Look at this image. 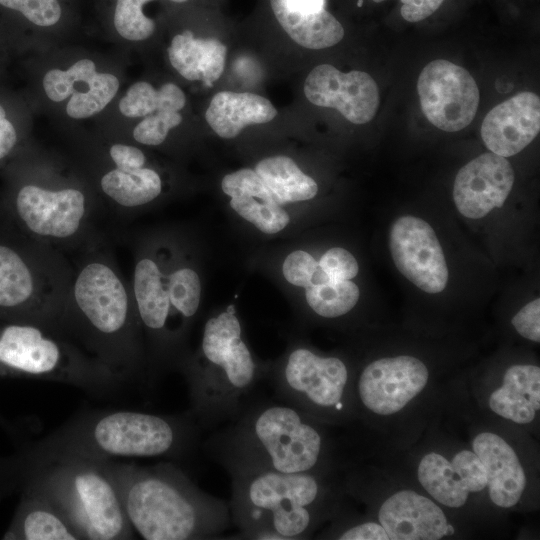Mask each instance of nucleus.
Returning a JSON list of instances; mask_svg holds the SVG:
<instances>
[{"instance_id": "f257e3e1", "label": "nucleus", "mask_w": 540, "mask_h": 540, "mask_svg": "<svg viewBox=\"0 0 540 540\" xmlns=\"http://www.w3.org/2000/svg\"><path fill=\"white\" fill-rule=\"evenodd\" d=\"M81 252L73 267L62 328L126 382L145 384L146 355L130 286L100 239Z\"/></svg>"}, {"instance_id": "f03ea898", "label": "nucleus", "mask_w": 540, "mask_h": 540, "mask_svg": "<svg viewBox=\"0 0 540 540\" xmlns=\"http://www.w3.org/2000/svg\"><path fill=\"white\" fill-rule=\"evenodd\" d=\"M7 174L1 212L20 233L62 252L83 250L100 239L95 218L102 204L83 170L24 149Z\"/></svg>"}, {"instance_id": "7ed1b4c3", "label": "nucleus", "mask_w": 540, "mask_h": 540, "mask_svg": "<svg viewBox=\"0 0 540 540\" xmlns=\"http://www.w3.org/2000/svg\"><path fill=\"white\" fill-rule=\"evenodd\" d=\"M126 516L146 540L220 539L231 522L229 503L201 490L172 463L139 466L98 459Z\"/></svg>"}, {"instance_id": "20e7f679", "label": "nucleus", "mask_w": 540, "mask_h": 540, "mask_svg": "<svg viewBox=\"0 0 540 540\" xmlns=\"http://www.w3.org/2000/svg\"><path fill=\"white\" fill-rule=\"evenodd\" d=\"M201 428L186 411L160 415L130 410L84 413L24 455V470L59 458L163 457L182 460L200 443Z\"/></svg>"}, {"instance_id": "39448f33", "label": "nucleus", "mask_w": 540, "mask_h": 540, "mask_svg": "<svg viewBox=\"0 0 540 540\" xmlns=\"http://www.w3.org/2000/svg\"><path fill=\"white\" fill-rule=\"evenodd\" d=\"M204 448L225 470L265 469L286 474H317L325 449L313 419L299 409L272 402H250Z\"/></svg>"}, {"instance_id": "423d86ee", "label": "nucleus", "mask_w": 540, "mask_h": 540, "mask_svg": "<svg viewBox=\"0 0 540 540\" xmlns=\"http://www.w3.org/2000/svg\"><path fill=\"white\" fill-rule=\"evenodd\" d=\"M178 368L188 387V411L202 430L236 418L268 371L244 341L232 305L206 321L199 352Z\"/></svg>"}, {"instance_id": "0eeeda50", "label": "nucleus", "mask_w": 540, "mask_h": 540, "mask_svg": "<svg viewBox=\"0 0 540 540\" xmlns=\"http://www.w3.org/2000/svg\"><path fill=\"white\" fill-rule=\"evenodd\" d=\"M231 521L239 539L296 540L317 520L324 487L317 474L229 468Z\"/></svg>"}, {"instance_id": "6e6552de", "label": "nucleus", "mask_w": 540, "mask_h": 540, "mask_svg": "<svg viewBox=\"0 0 540 540\" xmlns=\"http://www.w3.org/2000/svg\"><path fill=\"white\" fill-rule=\"evenodd\" d=\"M73 266L62 251L0 221V318L20 319L62 331ZM65 332V331H64Z\"/></svg>"}, {"instance_id": "1a4fd4ad", "label": "nucleus", "mask_w": 540, "mask_h": 540, "mask_svg": "<svg viewBox=\"0 0 540 540\" xmlns=\"http://www.w3.org/2000/svg\"><path fill=\"white\" fill-rule=\"evenodd\" d=\"M25 487L44 495L79 536L133 539L117 489L98 459L69 456L24 470Z\"/></svg>"}, {"instance_id": "9d476101", "label": "nucleus", "mask_w": 540, "mask_h": 540, "mask_svg": "<svg viewBox=\"0 0 540 540\" xmlns=\"http://www.w3.org/2000/svg\"><path fill=\"white\" fill-rule=\"evenodd\" d=\"M0 376L60 382L99 395L126 382L64 331L8 318H0Z\"/></svg>"}, {"instance_id": "9b49d317", "label": "nucleus", "mask_w": 540, "mask_h": 540, "mask_svg": "<svg viewBox=\"0 0 540 540\" xmlns=\"http://www.w3.org/2000/svg\"><path fill=\"white\" fill-rule=\"evenodd\" d=\"M266 377L281 401L312 419L345 412L349 371L338 357L293 347L280 363L268 367Z\"/></svg>"}, {"instance_id": "f8f14e48", "label": "nucleus", "mask_w": 540, "mask_h": 540, "mask_svg": "<svg viewBox=\"0 0 540 540\" xmlns=\"http://www.w3.org/2000/svg\"><path fill=\"white\" fill-rule=\"evenodd\" d=\"M417 91L422 112L443 131H460L476 115L480 97L474 78L448 60L429 62L418 77Z\"/></svg>"}, {"instance_id": "ddd939ff", "label": "nucleus", "mask_w": 540, "mask_h": 540, "mask_svg": "<svg viewBox=\"0 0 540 540\" xmlns=\"http://www.w3.org/2000/svg\"><path fill=\"white\" fill-rule=\"evenodd\" d=\"M389 246L399 272L426 293L443 291L448 268L433 228L421 218L406 215L391 226Z\"/></svg>"}, {"instance_id": "4468645a", "label": "nucleus", "mask_w": 540, "mask_h": 540, "mask_svg": "<svg viewBox=\"0 0 540 540\" xmlns=\"http://www.w3.org/2000/svg\"><path fill=\"white\" fill-rule=\"evenodd\" d=\"M429 372L413 356L381 358L369 363L357 382L363 406L377 415H391L404 408L426 386Z\"/></svg>"}, {"instance_id": "2eb2a0df", "label": "nucleus", "mask_w": 540, "mask_h": 540, "mask_svg": "<svg viewBox=\"0 0 540 540\" xmlns=\"http://www.w3.org/2000/svg\"><path fill=\"white\" fill-rule=\"evenodd\" d=\"M304 94L319 107L334 108L348 121L365 124L376 115L379 91L366 72H341L329 64L313 68L304 82Z\"/></svg>"}, {"instance_id": "dca6fc26", "label": "nucleus", "mask_w": 540, "mask_h": 540, "mask_svg": "<svg viewBox=\"0 0 540 540\" xmlns=\"http://www.w3.org/2000/svg\"><path fill=\"white\" fill-rule=\"evenodd\" d=\"M514 184V171L506 157L483 153L457 173L453 199L465 217L480 219L506 201Z\"/></svg>"}, {"instance_id": "f3484780", "label": "nucleus", "mask_w": 540, "mask_h": 540, "mask_svg": "<svg viewBox=\"0 0 540 540\" xmlns=\"http://www.w3.org/2000/svg\"><path fill=\"white\" fill-rule=\"evenodd\" d=\"M540 130V99L520 92L492 108L481 125V137L493 153L510 157L528 146Z\"/></svg>"}, {"instance_id": "a211bd4d", "label": "nucleus", "mask_w": 540, "mask_h": 540, "mask_svg": "<svg viewBox=\"0 0 540 540\" xmlns=\"http://www.w3.org/2000/svg\"><path fill=\"white\" fill-rule=\"evenodd\" d=\"M101 204L118 214L147 206L162 194L161 175L150 166L134 170H118L103 165L89 164L83 170Z\"/></svg>"}, {"instance_id": "6ab92c4d", "label": "nucleus", "mask_w": 540, "mask_h": 540, "mask_svg": "<svg viewBox=\"0 0 540 540\" xmlns=\"http://www.w3.org/2000/svg\"><path fill=\"white\" fill-rule=\"evenodd\" d=\"M378 519L392 540H438L447 519L441 508L412 490H401L381 505Z\"/></svg>"}, {"instance_id": "aec40b11", "label": "nucleus", "mask_w": 540, "mask_h": 540, "mask_svg": "<svg viewBox=\"0 0 540 540\" xmlns=\"http://www.w3.org/2000/svg\"><path fill=\"white\" fill-rule=\"evenodd\" d=\"M472 448L485 467L492 502L504 508L517 504L526 487V475L513 448L491 432L478 434Z\"/></svg>"}, {"instance_id": "412c9836", "label": "nucleus", "mask_w": 540, "mask_h": 540, "mask_svg": "<svg viewBox=\"0 0 540 540\" xmlns=\"http://www.w3.org/2000/svg\"><path fill=\"white\" fill-rule=\"evenodd\" d=\"M167 55L171 66L183 78L212 86L224 70L227 48L215 38H197L185 29L172 37Z\"/></svg>"}, {"instance_id": "4be33fe9", "label": "nucleus", "mask_w": 540, "mask_h": 540, "mask_svg": "<svg viewBox=\"0 0 540 540\" xmlns=\"http://www.w3.org/2000/svg\"><path fill=\"white\" fill-rule=\"evenodd\" d=\"M276 115V108L263 96L250 92L221 91L213 96L205 119L218 136L232 139L246 126L270 122Z\"/></svg>"}, {"instance_id": "5701e85b", "label": "nucleus", "mask_w": 540, "mask_h": 540, "mask_svg": "<svg viewBox=\"0 0 540 540\" xmlns=\"http://www.w3.org/2000/svg\"><path fill=\"white\" fill-rule=\"evenodd\" d=\"M5 539L79 540L63 514L41 493L25 488L19 509Z\"/></svg>"}, {"instance_id": "b1692460", "label": "nucleus", "mask_w": 540, "mask_h": 540, "mask_svg": "<svg viewBox=\"0 0 540 540\" xmlns=\"http://www.w3.org/2000/svg\"><path fill=\"white\" fill-rule=\"evenodd\" d=\"M489 406L499 416L515 423H530L540 409V368L534 365L509 367L502 386L491 393Z\"/></svg>"}, {"instance_id": "393cba45", "label": "nucleus", "mask_w": 540, "mask_h": 540, "mask_svg": "<svg viewBox=\"0 0 540 540\" xmlns=\"http://www.w3.org/2000/svg\"><path fill=\"white\" fill-rule=\"evenodd\" d=\"M272 12L283 30L300 46L324 49L344 36L341 23L327 10L303 12L290 9L283 0H270Z\"/></svg>"}, {"instance_id": "a878e982", "label": "nucleus", "mask_w": 540, "mask_h": 540, "mask_svg": "<svg viewBox=\"0 0 540 540\" xmlns=\"http://www.w3.org/2000/svg\"><path fill=\"white\" fill-rule=\"evenodd\" d=\"M255 171L279 205L310 200L318 192L314 179L304 174L290 157L262 159L257 163Z\"/></svg>"}, {"instance_id": "bb28decb", "label": "nucleus", "mask_w": 540, "mask_h": 540, "mask_svg": "<svg viewBox=\"0 0 540 540\" xmlns=\"http://www.w3.org/2000/svg\"><path fill=\"white\" fill-rule=\"evenodd\" d=\"M417 474L424 489L441 504L460 507L467 501L468 490L444 456L434 452L425 455Z\"/></svg>"}, {"instance_id": "cd10ccee", "label": "nucleus", "mask_w": 540, "mask_h": 540, "mask_svg": "<svg viewBox=\"0 0 540 540\" xmlns=\"http://www.w3.org/2000/svg\"><path fill=\"white\" fill-rule=\"evenodd\" d=\"M99 71L90 57L78 58L63 68H51L42 77L43 93L52 103H65L72 95L83 92Z\"/></svg>"}, {"instance_id": "c85d7f7f", "label": "nucleus", "mask_w": 540, "mask_h": 540, "mask_svg": "<svg viewBox=\"0 0 540 540\" xmlns=\"http://www.w3.org/2000/svg\"><path fill=\"white\" fill-rule=\"evenodd\" d=\"M121 88L119 77L99 71L85 90L72 95L64 103V112L72 120H86L100 114L116 98Z\"/></svg>"}, {"instance_id": "c756f323", "label": "nucleus", "mask_w": 540, "mask_h": 540, "mask_svg": "<svg viewBox=\"0 0 540 540\" xmlns=\"http://www.w3.org/2000/svg\"><path fill=\"white\" fill-rule=\"evenodd\" d=\"M360 296L358 286L351 280H329L306 287V301L320 317L337 318L350 312Z\"/></svg>"}, {"instance_id": "7c9ffc66", "label": "nucleus", "mask_w": 540, "mask_h": 540, "mask_svg": "<svg viewBox=\"0 0 540 540\" xmlns=\"http://www.w3.org/2000/svg\"><path fill=\"white\" fill-rule=\"evenodd\" d=\"M154 0H111L109 21L113 32L124 42L139 43L156 30L155 21L145 14V6Z\"/></svg>"}, {"instance_id": "2f4dec72", "label": "nucleus", "mask_w": 540, "mask_h": 540, "mask_svg": "<svg viewBox=\"0 0 540 540\" xmlns=\"http://www.w3.org/2000/svg\"><path fill=\"white\" fill-rule=\"evenodd\" d=\"M161 266V265H160ZM162 280L173 309L181 320H190L200 305L201 282L197 272L191 267L181 266L166 273L161 267Z\"/></svg>"}, {"instance_id": "473e14b6", "label": "nucleus", "mask_w": 540, "mask_h": 540, "mask_svg": "<svg viewBox=\"0 0 540 540\" xmlns=\"http://www.w3.org/2000/svg\"><path fill=\"white\" fill-rule=\"evenodd\" d=\"M0 6L16 12L31 27L43 33L59 29L68 12L63 0H0Z\"/></svg>"}, {"instance_id": "72a5a7b5", "label": "nucleus", "mask_w": 540, "mask_h": 540, "mask_svg": "<svg viewBox=\"0 0 540 540\" xmlns=\"http://www.w3.org/2000/svg\"><path fill=\"white\" fill-rule=\"evenodd\" d=\"M231 208L242 218L266 234H275L289 223L288 213L275 201L258 198H231Z\"/></svg>"}, {"instance_id": "f704fd0d", "label": "nucleus", "mask_w": 540, "mask_h": 540, "mask_svg": "<svg viewBox=\"0 0 540 540\" xmlns=\"http://www.w3.org/2000/svg\"><path fill=\"white\" fill-rule=\"evenodd\" d=\"M183 120L179 111L157 109L145 116L132 128L133 141L142 146L156 147L165 142L170 131Z\"/></svg>"}, {"instance_id": "c9c22d12", "label": "nucleus", "mask_w": 540, "mask_h": 540, "mask_svg": "<svg viewBox=\"0 0 540 540\" xmlns=\"http://www.w3.org/2000/svg\"><path fill=\"white\" fill-rule=\"evenodd\" d=\"M159 105V94L151 83L136 81L119 98L118 111L125 118L141 119L155 112Z\"/></svg>"}, {"instance_id": "e433bc0d", "label": "nucleus", "mask_w": 540, "mask_h": 540, "mask_svg": "<svg viewBox=\"0 0 540 540\" xmlns=\"http://www.w3.org/2000/svg\"><path fill=\"white\" fill-rule=\"evenodd\" d=\"M222 191L231 198H258L275 201L255 170L243 168L227 174L221 181Z\"/></svg>"}, {"instance_id": "4c0bfd02", "label": "nucleus", "mask_w": 540, "mask_h": 540, "mask_svg": "<svg viewBox=\"0 0 540 540\" xmlns=\"http://www.w3.org/2000/svg\"><path fill=\"white\" fill-rule=\"evenodd\" d=\"M450 463L468 492H479L486 488L485 467L473 451H460Z\"/></svg>"}, {"instance_id": "58836bf2", "label": "nucleus", "mask_w": 540, "mask_h": 540, "mask_svg": "<svg viewBox=\"0 0 540 540\" xmlns=\"http://www.w3.org/2000/svg\"><path fill=\"white\" fill-rule=\"evenodd\" d=\"M318 265L332 280H350L359 271L355 257L341 247H333L326 251L320 258Z\"/></svg>"}, {"instance_id": "ea45409f", "label": "nucleus", "mask_w": 540, "mask_h": 540, "mask_svg": "<svg viewBox=\"0 0 540 540\" xmlns=\"http://www.w3.org/2000/svg\"><path fill=\"white\" fill-rule=\"evenodd\" d=\"M318 267V262L311 254L296 250L284 260L282 272L290 284L306 288L312 283L313 275Z\"/></svg>"}, {"instance_id": "a19ab883", "label": "nucleus", "mask_w": 540, "mask_h": 540, "mask_svg": "<svg viewBox=\"0 0 540 540\" xmlns=\"http://www.w3.org/2000/svg\"><path fill=\"white\" fill-rule=\"evenodd\" d=\"M23 150L22 136L0 103V165L13 160Z\"/></svg>"}, {"instance_id": "79ce46f5", "label": "nucleus", "mask_w": 540, "mask_h": 540, "mask_svg": "<svg viewBox=\"0 0 540 540\" xmlns=\"http://www.w3.org/2000/svg\"><path fill=\"white\" fill-rule=\"evenodd\" d=\"M512 325L524 338L540 341V299L527 303L512 318Z\"/></svg>"}, {"instance_id": "37998d69", "label": "nucleus", "mask_w": 540, "mask_h": 540, "mask_svg": "<svg viewBox=\"0 0 540 540\" xmlns=\"http://www.w3.org/2000/svg\"><path fill=\"white\" fill-rule=\"evenodd\" d=\"M401 16L408 22H419L432 15L444 0H400Z\"/></svg>"}, {"instance_id": "c03bdc74", "label": "nucleus", "mask_w": 540, "mask_h": 540, "mask_svg": "<svg viewBox=\"0 0 540 540\" xmlns=\"http://www.w3.org/2000/svg\"><path fill=\"white\" fill-rule=\"evenodd\" d=\"M337 538L340 540H389L385 529L376 522H364L345 528Z\"/></svg>"}, {"instance_id": "a18cd8bd", "label": "nucleus", "mask_w": 540, "mask_h": 540, "mask_svg": "<svg viewBox=\"0 0 540 540\" xmlns=\"http://www.w3.org/2000/svg\"><path fill=\"white\" fill-rule=\"evenodd\" d=\"M290 9L303 12H317L324 9L325 0H283Z\"/></svg>"}, {"instance_id": "49530a36", "label": "nucleus", "mask_w": 540, "mask_h": 540, "mask_svg": "<svg viewBox=\"0 0 540 540\" xmlns=\"http://www.w3.org/2000/svg\"><path fill=\"white\" fill-rule=\"evenodd\" d=\"M454 532H455L454 527L451 524L447 523V526L445 529V536L453 535Z\"/></svg>"}, {"instance_id": "de8ad7c7", "label": "nucleus", "mask_w": 540, "mask_h": 540, "mask_svg": "<svg viewBox=\"0 0 540 540\" xmlns=\"http://www.w3.org/2000/svg\"><path fill=\"white\" fill-rule=\"evenodd\" d=\"M169 1L175 4H183V3L188 2L189 0H169Z\"/></svg>"}, {"instance_id": "09e8293b", "label": "nucleus", "mask_w": 540, "mask_h": 540, "mask_svg": "<svg viewBox=\"0 0 540 540\" xmlns=\"http://www.w3.org/2000/svg\"><path fill=\"white\" fill-rule=\"evenodd\" d=\"M374 2L376 3H379V2H382V1H385V0H373Z\"/></svg>"}, {"instance_id": "8fccbe9b", "label": "nucleus", "mask_w": 540, "mask_h": 540, "mask_svg": "<svg viewBox=\"0 0 540 540\" xmlns=\"http://www.w3.org/2000/svg\"><path fill=\"white\" fill-rule=\"evenodd\" d=\"M2 218H3V216H2L1 207H0V221H1Z\"/></svg>"}, {"instance_id": "3c124183", "label": "nucleus", "mask_w": 540, "mask_h": 540, "mask_svg": "<svg viewBox=\"0 0 540 540\" xmlns=\"http://www.w3.org/2000/svg\"><path fill=\"white\" fill-rule=\"evenodd\" d=\"M362 5V0H359L358 1V6H361Z\"/></svg>"}]
</instances>
